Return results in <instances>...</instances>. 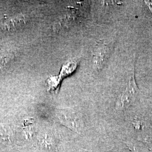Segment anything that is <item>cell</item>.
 <instances>
[{"label": "cell", "instance_id": "1", "mask_svg": "<svg viewBox=\"0 0 152 152\" xmlns=\"http://www.w3.org/2000/svg\"><path fill=\"white\" fill-rule=\"evenodd\" d=\"M58 117L61 124L71 130L80 134L83 130L81 114L73 109H62L58 111Z\"/></svg>", "mask_w": 152, "mask_h": 152}, {"label": "cell", "instance_id": "2", "mask_svg": "<svg viewBox=\"0 0 152 152\" xmlns=\"http://www.w3.org/2000/svg\"><path fill=\"white\" fill-rule=\"evenodd\" d=\"M137 91L138 87L136 85L135 80L134 72H133L132 75L129 78L126 87L117 102L116 108L119 109L127 108L135 98Z\"/></svg>", "mask_w": 152, "mask_h": 152}, {"label": "cell", "instance_id": "3", "mask_svg": "<svg viewBox=\"0 0 152 152\" xmlns=\"http://www.w3.org/2000/svg\"><path fill=\"white\" fill-rule=\"evenodd\" d=\"M107 48V46L103 45L100 47L99 46L96 50L93 59L94 67L100 68V67L103 64L104 60H105L107 55L108 54Z\"/></svg>", "mask_w": 152, "mask_h": 152}, {"label": "cell", "instance_id": "4", "mask_svg": "<svg viewBox=\"0 0 152 152\" xmlns=\"http://www.w3.org/2000/svg\"><path fill=\"white\" fill-rule=\"evenodd\" d=\"M25 22V19L23 16H17L12 18L11 19L4 23V28L7 31H13L18 28L22 27Z\"/></svg>", "mask_w": 152, "mask_h": 152}, {"label": "cell", "instance_id": "5", "mask_svg": "<svg viewBox=\"0 0 152 152\" xmlns=\"http://www.w3.org/2000/svg\"><path fill=\"white\" fill-rule=\"evenodd\" d=\"M14 54L9 51L0 52V72L5 69L14 59Z\"/></svg>", "mask_w": 152, "mask_h": 152}, {"label": "cell", "instance_id": "6", "mask_svg": "<svg viewBox=\"0 0 152 152\" xmlns=\"http://www.w3.org/2000/svg\"><path fill=\"white\" fill-rule=\"evenodd\" d=\"M145 2L152 13V1H145Z\"/></svg>", "mask_w": 152, "mask_h": 152}, {"label": "cell", "instance_id": "7", "mask_svg": "<svg viewBox=\"0 0 152 152\" xmlns=\"http://www.w3.org/2000/svg\"><path fill=\"white\" fill-rule=\"evenodd\" d=\"M80 152H86V151H83V150H82V151H80Z\"/></svg>", "mask_w": 152, "mask_h": 152}]
</instances>
